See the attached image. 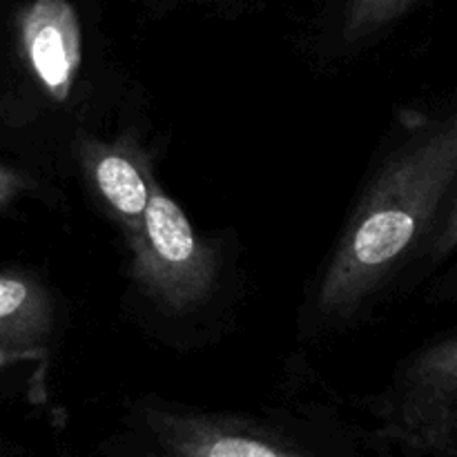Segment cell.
I'll return each mask as SVG.
<instances>
[{
	"label": "cell",
	"instance_id": "277c9868",
	"mask_svg": "<svg viewBox=\"0 0 457 457\" xmlns=\"http://www.w3.org/2000/svg\"><path fill=\"white\" fill-rule=\"evenodd\" d=\"M154 457H320L279 431L230 415L143 411Z\"/></svg>",
	"mask_w": 457,
	"mask_h": 457
},
{
	"label": "cell",
	"instance_id": "30bf717a",
	"mask_svg": "<svg viewBox=\"0 0 457 457\" xmlns=\"http://www.w3.org/2000/svg\"><path fill=\"white\" fill-rule=\"evenodd\" d=\"M31 355V351H16V348H4L0 346V366L9 364V361L22 360V357Z\"/></svg>",
	"mask_w": 457,
	"mask_h": 457
},
{
	"label": "cell",
	"instance_id": "8992f818",
	"mask_svg": "<svg viewBox=\"0 0 457 457\" xmlns=\"http://www.w3.org/2000/svg\"><path fill=\"white\" fill-rule=\"evenodd\" d=\"M80 161L94 190L123 226L128 241H132L143 226L154 183L147 159L128 141L101 143L85 138L80 143Z\"/></svg>",
	"mask_w": 457,
	"mask_h": 457
},
{
	"label": "cell",
	"instance_id": "6da1fadb",
	"mask_svg": "<svg viewBox=\"0 0 457 457\" xmlns=\"http://www.w3.org/2000/svg\"><path fill=\"white\" fill-rule=\"evenodd\" d=\"M457 174L455 120L433 125L393 154L357 208L320 288L328 320L355 311L418 244Z\"/></svg>",
	"mask_w": 457,
	"mask_h": 457
},
{
	"label": "cell",
	"instance_id": "5b68a950",
	"mask_svg": "<svg viewBox=\"0 0 457 457\" xmlns=\"http://www.w3.org/2000/svg\"><path fill=\"white\" fill-rule=\"evenodd\" d=\"M21 49L40 87L62 103L83 62L79 13L70 0H31L18 16Z\"/></svg>",
	"mask_w": 457,
	"mask_h": 457
},
{
	"label": "cell",
	"instance_id": "3957f363",
	"mask_svg": "<svg viewBox=\"0 0 457 457\" xmlns=\"http://www.w3.org/2000/svg\"><path fill=\"white\" fill-rule=\"evenodd\" d=\"M384 436L427 457H455V339L428 351L382 413Z\"/></svg>",
	"mask_w": 457,
	"mask_h": 457
},
{
	"label": "cell",
	"instance_id": "7a4b0ae2",
	"mask_svg": "<svg viewBox=\"0 0 457 457\" xmlns=\"http://www.w3.org/2000/svg\"><path fill=\"white\" fill-rule=\"evenodd\" d=\"M134 279L154 302L186 311L204 302L217 279V254L205 244L177 201L152 183L143 226L132 241Z\"/></svg>",
	"mask_w": 457,
	"mask_h": 457
},
{
	"label": "cell",
	"instance_id": "52a82bcc",
	"mask_svg": "<svg viewBox=\"0 0 457 457\" xmlns=\"http://www.w3.org/2000/svg\"><path fill=\"white\" fill-rule=\"evenodd\" d=\"M52 302L38 281L0 275V346L31 351L52 335Z\"/></svg>",
	"mask_w": 457,
	"mask_h": 457
},
{
	"label": "cell",
	"instance_id": "ba28073f",
	"mask_svg": "<svg viewBox=\"0 0 457 457\" xmlns=\"http://www.w3.org/2000/svg\"><path fill=\"white\" fill-rule=\"evenodd\" d=\"M415 0H351L344 21V38L360 40L400 18Z\"/></svg>",
	"mask_w": 457,
	"mask_h": 457
},
{
	"label": "cell",
	"instance_id": "9c48e42d",
	"mask_svg": "<svg viewBox=\"0 0 457 457\" xmlns=\"http://www.w3.org/2000/svg\"><path fill=\"white\" fill-rule=\"evenodd\" d=\"M25 179L12 168H4L0 165V210L7 208L22 190H25Z\"/></svg>",
	"mask_w": 457,
	"mask_h": 457
}]
</instances>
